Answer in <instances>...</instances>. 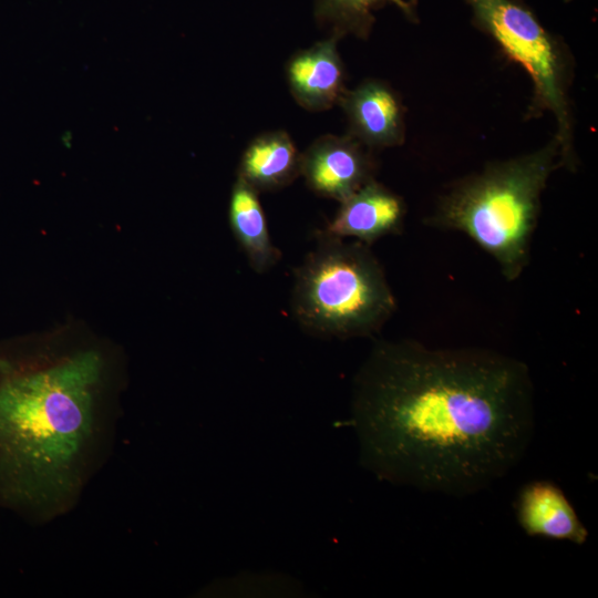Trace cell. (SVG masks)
Listing matches in <instances>:
<instances>
[{"label":"cell","mask_w":598,"mask_h":598,"mask_svg":"<svg viewBox=\"0 0 598 598\" xmlns=\"http://www.w3.org/2000/svg\"><path fill=\"white\" fill-rule=\"evenodd\" d=\"M351 412L365 468L462 497L523 461L535 431V391L528 367L504 353L382 340L354 377Z\"/></svg>","instance_id":"obj_1"},{"label":"cell","mask_w":598,"mask_h":598,"mask_svg":"<svg viewBox=\"0 0 598 598\" xmlns=\"http://www.w3.org/2000/svg\"><path fill=\"white\" fill-rule=\"evenodd\" d=\"M124 365L65 333L0 346V507L42 525L71 512L109 458Z\"/></svg>","instance_id":"obj_2"},{"label":"cell","mask_w":598,"mask_h":598,"mask_svg":"<svg viewBox=\"0 0 598 598\" xmlns=\"http://www.w3.org/2000/svg\"><path fill=\"white\" fill-rule=\"evenodd\" d=\"M560 164L556 140L530 154L492 164L453 186L429 223L467 235L514 281L529 262L540 196Z\"/></svg>","instance_id":"obj_3"},{"label":"cell","mask_w":598,"mask_h":598,"mask_svg":"<svg viewBox=\"0 0 598 598\" xmlns=\"http://www.w3.org/2000/svg\"><path fill=\"white\" fill-rule=\"evenodd\" d=\"M290 306L307 332L348 339L378 332L396 301L369 245L323 234L295 272Z\"/></svg>","instance_id":"obj_4"},{"label":"cell","mask_w":598,"mask_h":598,"mask_svg":"<svg viewBox=\"0 0 598 598\" xmlns=\"http://www.w3.org/2000/svg\"><path fill=\"white\" fill-rule=\"evenodd\" d=\"M478 23L506 54L528 72L535 103L557 121L556 141L563 162L573 161L571 126L565 91L564 65L549 34L533 13L513 0H467Z\"/></svg>","instance_id":"obj_5"},{"label":"cell","mask_w":598,"mask_h":598,"mask_svg":"<svg viewBox=\"0 0 598 598\" xmlns=\"http://www.w3.org/2000/svg\"><path fill=\"white\" fill-rule=\"evenodd\" d=\"M364 147L351 135H322L301 153L300 175L316 194L341 203L373 179Z\"/></svg>","instance_id":"obj_6"},{"label":"cell","mask_w":598,"mask_h":598,"mask_svg":"<svg viewBox=\"0 0 598 598\" xmlns=\"http://www.w3.org/2000/svg\"><path fill=\"white\" fill-rule=\"evenodd\" d=\"M405 208L401 198L371 179L340 203L324 234L338 238H354L371 245L396 234L402 228Z\"/></svg>","instance_id":"obj_7"},{"label":"cell","mask_w":598,"mask_h":598,"mask_svg":"<svg viewBox=\"0 0 598 598\" xmlns=\"http://www.w3.org/2000/svg\"><path fill=\"white\" fill-rule=\"evenodd\" d=\"M336 37L315 43L293 54L286 68L291 95L303 109L326 111L343 96L344 68Z\"/></svg>","instance_id":"obj_8"},{"label":"cell","mask_w":598,"mask_h":598,"mask_svg":"<svg viewBox=\"0 0 598 598\" xmlns=\"http://www.w3.org/2000/svg\"><path fill=\"white\" fill-rule=\"evenodd\" d=\"M347 115L351 136L365 147H390L402 143L404 126L401 104L389 85L369 80L344 92L339 102Z\"/></svg>","instance_id":"obj_9"},{"label":"cell","mask_w":598,"mask_h":598,"mask_svg":"<svg viewBox=\"0 0 598 598\" xmlns=\"http://www.w3.org/2000/svg\"><path fill=\"white\" fill-rule=\"evenodd\" d=\"M518 525L528 536L567 540L576 545L587 542L589 532L578 517L563 489L547 480L523 485L515 501Z\"/></svg>","instance_id":"obj_10"},{"label":"cell","mask_w":598,"mask_h":598,"mask_svg":"<svg viewBox=\"0 0 598 598\" xmlns=\"http://www.w3.org/2000/svg\"><path fill=\"white\" fill-rule=\"evenodd\" d=\"M301 153L285 131L264 133L245 150L237 177L259 192L276 190L300 175Z\"/></svg>","instance_id":"obj_11"},{"label":"cell","mask_w":598,"mask_h":598,"mask_svg":"<svg viewBox=\"0 0 598 598\" xmlns=\"http://www.w3.org/2000/svg\"><path fill=\"white\" fill-rule=\"evenodd\" d=\"M258 192L237 177L229 198V224L251 268L259 274L271 269L280 259L259 202Z\"/></svg>","instance_id":"obj_12"},{"label":"cell","mask_w":598,"mask_h":598,"mask_svg":"<svg viewBox=\"0 0 598 598\" xmlns=\"http://www.w3.org/2000/svg\"><path fill=\"white\" fill-rule=\"evenodd\" d=\"M385 3H393L408 16L412 13L404 0H315V17L319 25L330 31L329 37L365 38L374 21L373 12Z\"/></svg>","instance_id":"obj_13"},{"label":"cell","mask_w":598,"mask_h":598,"mask_svg":"<svg viewBox=\"0 0 598 598\" xmlns=\"http://www.w3.org/2000/svg\"><path fill=\"white\" fill-rule=\"evenodd\" d=\"M60 142L62 143V145L64 147H71L72 143H73V135H72V132L70 131H64L61 135H60Z\"/></svg>","instance_id":"obj_14"}]
</instances>
